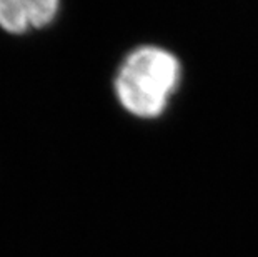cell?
<instances>
[{
  "label": "cell",
  "mask_w": 258,
  "mask_h": 257,
  "mask_svg": "<svg viewBox=\"0 0 258 257\" xmlns=\"http://www.w3.org/2000/svg\"><path fill=\"white\" fill-rule=\"evenodd\" d=\"M180 82L178 59L160 47H140L120 65L115 90L120 104L137 117L152 119L165 111Z\"/></svg>",
  "instance_id": "obj_1"
},
{
  "label": "cell",
  "mask_w": 258,
  "mask_h": 257,
  "mask_svg": "<svg viewBox=\"0 0 258 257\" xmlns=\"http://www.w3.org/2000/svg\"><path fill=\"white\" fill-rule=\"evenodd\" d=\"M57 0H0V27L12 34L40 29L57 17Z\"/></svg>",
  "instance_id": "obj_2"
}]
</instances>
